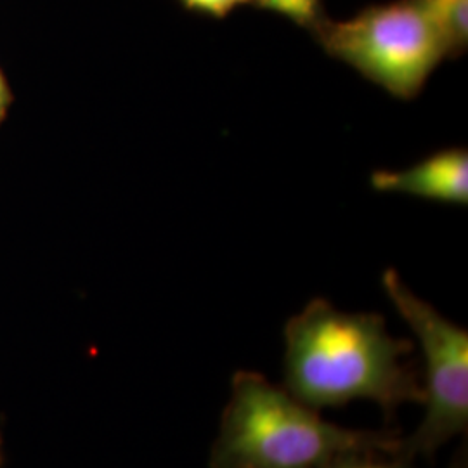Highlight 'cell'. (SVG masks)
Masks as SVG:
<instances>
[{
	"label": "cell",
	"instance_id": "7a4b0ae2",
	"mask_svg": "<svg viewBox=\"0 0 468 468\" xmlns=\"http://www.w3.org/2000/svg\"><path fill=\"white\" fill-rule=\"evenodd\" d=\"M396 446L387 435L330 423L262 375L238 371L210 467L326 468L346 458L390 452Z\"/></svg>",
	"mask_w": 468,
	"mask_h": 468
},
{
	"label": "cell",
	"instance_id": "3957f363",
	"mask_svg": "<svg viewBox=\"0 0 468 468\" xmlns=\"http://www.w3.org/2000/svg\"><path fill=\"white\" fill-rule=\"evenodd\" d=\"M321 48L399 100L417 98L448 58L444 40L419 0L371 5L344 21L321 19Z\"/></svg>",
	"mask_w": 468,
	"mask_h": 468
},
{
	"label": "cell",
	"instance_id": "9c48e42d",
	"mask_svg": "<svg viewBox=\"0 0 468 468\" xmlns=\"http://www.w3.org/2000/svg\"><path fill=\"white\" fill-rule=\"evenodd\" d=\"M326 468H396L390 465H384V463H377V462H369V460H363L361 456H352V458H346L340 460L334 465Z\"/></svg>",
	"mask_w": 468,
	"mask_h": 468
},
{
	"label": "cell",
	"instance_id": "8992f818",
	"mask_svg": "<svg viewBox=\"0 0 468 468\" xmlns=\"http://www.w3.org/2000/svg\"><path fill=\"white\" fill-rule=\"evenodd\" d=\"M442 37L448 58H456L468 46V0H419Z\"/></svg>",
	"mask_w": 468,
	"mask_h": 468
},
{
	"label": "cell",
	"instance_id": "277c9868",
	"mask_svg": "<svg viewBox=\"0 0 468 468\" xmlns=\"http://www.w3.org/2000/svg\"><path fill=\"white\" fill-rule=\"evenodd\" d=\"M382 286L419 340L425 361V415L406 441L408 454H431L468 427V332L415 295L396 269H387Z\"/></svg>",
	"mask_w": 468,
	"mask_h": 468
},
{
	"label": "cell",
	"instance_id": "6da1fadb",
	"mask_svg": "<svg viewBox=\"0 0 468 468\" xmlns=\"http://www.w3.org/2000/svg\"><path fill=\"white\" fill-rule=\"evenodd\" d=\"M283 335L284 388L313 410L352 401L394 410L423 401L402 367L408 346L378 314L346 313L316 299L290 318Z\"/></svg>",
	"mask_w": 468,
	"mask_h": 468
},
{
	"label": "cell",
	"instance_id": "30bf717a",
	"mask_svg": "<svg viewBox=\"0 0 468 468\" xmlns=\"http://www.w3.org/2000/svg\"><path fill=\"white\" fill-rule=\"evenodd\" d=\"M7 104H9V92H7L5 80H4V77L0 73V118L4 117V112H5Z\"/></svg>",
	"mask_w": 468,
	"mask_h": 468
},
{
	"label": "cell",
	"instance_id": "52a82bcc",
	"mask_svg": "<svg viewBox=\"0 0 468 468\" xmlns=\"http://www.w3.org/2000/svg\"><path fill=\"white\" fill-rule=\"evenodd\" d=\"M255 4L262 9L288 17L305 28L314 30L321 21L319 0H257Z\"/></svg>",
	"mask_w": 468,
	"mask_h": 468
},
{
	"label": "cell",
	"instance_id": "ba28073f",
	"mask_svg": "<svg viewBox=\"0 0 468 468\" xmlns=\"http://www.w3.org/2000/svg\"><path fill=\"white\" fill-rule=\"evenodd\" d=\"M187 11L205 15V16L224 19L241 5L255 4L257 0H179Z\"/></svg>",
	"mask_w": 468,
	"mask_h": 468
},
{
	"label": "cell",
	"instance_id": "5b68a950",
	"mask_svg": "<svg viewBox=\"0 0 468 468\" xmlns=\"http://www.w3.org/2000/svg\"><path fill=\"white\" fill-rule=\"evenodd\" d=\"M371 186L384 193H402L439 203H468V151L450 148L432 153L413 167L377 170Z\"/></svg>",
	"mask_w": 468,
	"mask_h": 468
}]
</instances>
